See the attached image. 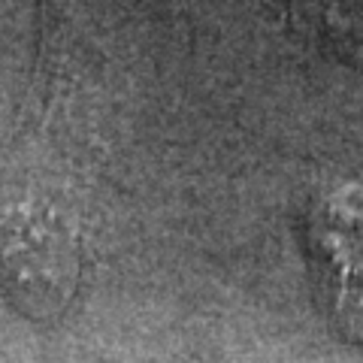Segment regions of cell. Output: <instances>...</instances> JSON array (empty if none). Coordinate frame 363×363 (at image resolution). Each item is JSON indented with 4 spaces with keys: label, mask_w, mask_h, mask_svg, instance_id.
Listing matches in <instances>:
<instances>
[{
    "label": "cell",
    "mask_w": 363,
    "mask_h": 363,
    "mask_svg": "<svg viewBox=\"0 0 363 363\" xmlns=\"http://www.w3.org/2000/svg\"><path fill=\"white\" fill-rule=\"evenodd\" d=\"M0 257L18 309L30 318H55L70 303L79 281L76 221L49 197L18 194L0 212Z\"/></svg>",
    "instance_id": "6da1fadb"
},
{
    "label": "cell",
    "mask_w": 363,
    "mask_h": 363,
    "mask_svg": "<svg viewBox=\"0 0 363 363\" xmlns=\"http://www.w3.org/2000/svg\"><path fill=\"white\" fill-rule=\"evenodd\" d=\"M294 13L309 16L312 25L336 30H363V0H294Z\"/></svg>",
    "instance_id": "7a4b0ae2"
}]
</instances>
